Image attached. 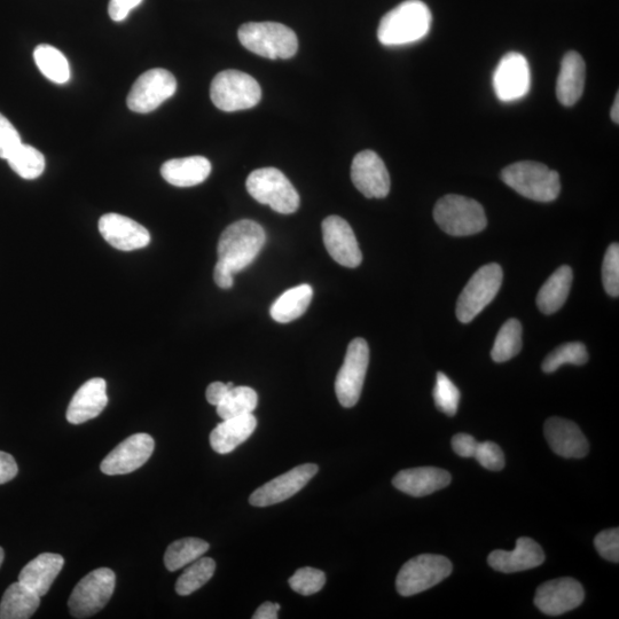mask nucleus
<instances>
[{
    "instance_id": "nucleus-1",
    "label": "nucleus",
    "mask_w": 619,
    "mask_h": 619,
    "mask_svg": "<svg viewBox=\"0 0 619 619\" xmlns=\"http://www.w3.org/2000/svg\"><path fill=\"white\" fill-rule=\"evenodd\" d=\"M433 15L421 0H406L382 18L378 38L385 46H402L421 41L432 27Z\"/></svg>"
},
{
    "instance_id": "nucleus-2",
    "label": "nucleus",
    "mask_w": 619,
    "mask_h": 619,
    "mask_svg": "<svg viewBox=\"0 0 619 619\" xmlns=\"http://www.w3.org/2000/svg\"><path fill=\"white\" fill-rule=\"evenodd\" d=\"M266 241L263 227L250 219H244L226 227L218 241V262L235 274L248 268Z\"/></svg>"
},
{
    "instance_id": "nucleus-3",
    "label": "nucleus",
    "mask_w": 619,
    "mask_h": 619,
    "mask_svg": "<svg viewBox=\"0 0 619 619\" xmlns=\"http://www.w3.org/2000/svg\"><path fill=\"white\" fill-rule=\"evenodd\" d=\"M503 182L532 201L552 202L561 192L558 172L534 161L511 164L501 172Z\"/></svg>"
},
{
    "instance_id": "nucleus-4",
    "label": "nucleus",
    "mask_w": 619,
    "mask_h": 619,
    "mask_svg": "<svg viewBox=\"0 0 619 619\" xmlns=\"http://www.w3.org/2000/svg\"><path fill=\"white\" fill-rule=\"evenodd\" d=\"M239 41L257 56L291 59L299 50V39L291 28L278 22H249L239 29Z\"/></svg>"
},
{
    "instance_id": "nucleus-5",
    "label": "nucleus",
    "mask_w": 619,
    "mask_h": 619,
    "mask_svg": "<svg viewBox=\"0 0 619 619\" xmlns=\"http://www.w3.org/2000/svg\"><path fill=\"white\" fill-rule=\"evenodd\" d=\"M434 218L437 225L452 237H468L484 231L488 225L481 203L456 194L438 200Z\"/></svg>"
},
{
    "instance_id": "nucleus-6",
    "label": "nucleus",
    "mask_w": 619,
    "mask_h": 619,
    "mask_svg": "<svg viewBox=\"0 0 619 619\" xmlns=\"http://www.w3.org/2000/svg\"><path fill=\"white\" fill-rule=\"evenodd\" d=\"M210 97L223 112H238L258 105L262 89L253 76L239 70H224L211 83Z\"/></svg>"
},
{
    "instance_id": "nucleus-7",
    "label": "nucleus",
    "mask_w": 619,
    "mask_h": 619,
    "mask_svg": "<svg viewBox=\"0 0 619 619\" xmlns=\"http://www.w3.org/2000/svg\"><path fill=\"white\" fill-rule=\"evenodd\" d=\"M247 190L262 205L270 206L279 214H294L300 207V195L289 179L276 168L252 172L247 179Z\"/></svg>"
},
{
    "instance_id": "nucleus-8",
    "label": "nucleus",
    "mask_w": 619,
    "mask_h": 619,
    "mask_svg": "<svg viewBox=\"0 0 619 619\" xmlns=\"http://www.w3.org/2000/svg\"><path fill=\"white\" fill-rule=\"evenodd\" d=\"M503 278V269L496 263L484 265L474 273L457 303V317L462 324L473 321L495 300Z\"/></svg>"
},
{
    "instance_id": "nucleus-9",
    "label": "nucleus",
    "mask_w": 619,
    "mask_h": 619,
    "mask_svg": "<svg viewBox=\"0 0 619 619\" xmlns=\"http://www.w3.org/2000/svg\"><path fill=\"white\" fill-rule=\"evenodd\" d=\"M452 563L442 555L422 554L407 561L396 579V589L402 597L425 592L452 574Z\"/></svg>"
},
{
    "instance_id": "nucleus-10",
    "label": "nucleus",
    "mask_w": 619,
    "mask_h": 619,
    "mask_svg": "<svg viewBox=\"0 0 619 619\" xmlns=\"http://www.w3.org/2000/svg\"><path fill=\"white\" fill-rule=\"evenodd\" d=\"M115 573L109 568H99L86 575L70 595V614L78 619L89 618L103 610L113 597Z\"/></svg>"
},
{
    "instance_id": "nucleus-11",
    "label": "nucleus",
    "mask_w": 619,
    "mask_h": 619,
    "mask_svg": "<svg viewBox=\"0 0 619 619\" xmlns=\"http://www.w3.org/2000/svg\"><path fill=\"white\" fill-rule=\"evenodd\" d=\"M368 364H370V348L367 342L360 338L352 340L335 381L336 397L343 407L350 409L358 403Z\"/></svg>"
},
{
    "instance_id": "nucleus-12",
    "label": "nucleus",
    "mask_w": 619,
    "mask_h": 619,
    "mask_svg": "<svg viewBox=\"0 0 619 619\" xmlns=\"http://www.w3.org/2000/svg\"><path fill=\"white\" fill-rule=\"evenodd\" d=\"M176 90L177 81L174 75L166 69H151L132 85L127 104L132 112L151 113L174 96Z\"/></svg>"
},
{
    "instance_id": "nucleus-13",
    "label": "nucleus",
    "mask_w": 619,
    "mask_h": 619,
    "mask_svg": "<svg viewBox=\"0 0 619 619\" xmlns=\"http://www.w3.org/2000/svg\"><path fill=\"white\" fill-rule=\"evenodd\" d=\"M493 88L497 98L504 103L526 97L531 88V72L526 57L517 52L507 53L495 70Z\"/></svg>"
},
{
    "instance_id": "nucleus-14",
    "label": "nucleus",
    "mask_w": 619,
    "mask_h": 619,
    "mask_svg": "<svg viewBox=\"0 0 619 619\" xmlns=\"http://www.w3.org/2000/svg\"><path fill=\"white\" fill-rule=\"evenodd\" d=\"M318 470L315 464L297 466L258 488L250 496L249 503L255 507H268L282 503L300 492L318 473Z\"/></svg>"
},
{
    "instance_id": "nucleus-15",
    "label": "nucleus",
    "mask_w": 619,
    "mask_h": 619,
    "mask_svg": "<svg viewBox=\"0 0 619 619\" xmlns=\"http://www.w3.org/2000/svg\"><path fill=\"white\" fill-rule=\"evenodd\" d=\"M155 449L153 437L148 434L132 435L116 446L101 462V472L108 476L127 475L144 466Z\"/></svg>"
},
{
    "instance_id": "nucleus-16",
    "label": "nucleus",
    "mask_w": 619,
    "mask_h": 619,
    "mask_svg": "<svg viewBox=\"0 0 619 619\" xmlns=\"http://www.w3.org/2000/svg\"><path fill=\"white\" fill-rule=\"evenodd\" d=\"M585 592L581 583L570 577L553 579L538 587L536 607L548 616H559L582 605Z\"/></svg>"
},
{
    "instance_id": "nucleus-17",
    "label": "nucleus",
    "mask_w": 619,
    "mask_h": 619,
    "mask_svg": "<svg viewBox=\"0 0 619 619\" xmlns=\"http://www.w3.org/2000/svg\"><path fill=\"white\" fill-rule=\"evenodd\" d=\"M352 183L368 199H383L390 192V176L385 162L373 151L355 156L351 166Z\"/></svg>"
},
{
    "instance_id": "nucleus-18",
    "label": "nucleus",
    "mask_w": 619,
    "mask_h": 619,
    "mask_svg": "<svg viewBox=\"0 0 619 619\" xmlns=\"http://www.w3.org/2000/svg\"><path fill=\"white\" fill-rule=\"evenodd\" d=\"M321 229L327 252L336 263L350 269L362 264V250L347 221L339 216H329L324 219Z\"/></svg>"
},
{
    "instance_id": "nucleus-19",
    "label": "nucleus",
    "mask_w": 619,
    "mask_h": 619,
    "mask_svg": "<svg viewBox=\"0 0 619 619\" xmlns=\"http://www.w3.org/2000/svg\"><path fill=\"white\" fill-rule=\"evenodd\" d=\"M99 231L109 245L122 252L145 248L151 242V234L146 227L119 214L101 217Z\"/></svg>"
},
{
    "instance_id": "nucleus-20",
    "label": "nucleus",
    "mask_w": 619,
    "mask_h": 619,
    "mask_svg": "<svg viewBox=\"0 0 619 619\" xmlns=\"http://www.w3.org/2000/svg\"><path fill=\"white\" fill-rule=\"evenodd\" d=\"M544 433L550 448L563 458L581 459L590 451L589 442L575 422L551 418L545 422Z\"/></svg>"
},
{
    "instance_id": "nucleus-21",
    "label": "nucleus",
    "mask_w": 619,
    "mask_h": 619,
    "mask_svg": "<svg viewBox=\"0 0 619 619\" xmlns=\"http://www.w3.org/2000/svg\"><path fill=\"white\" fill-rule=\"evenodd\" d=\"M488 562L491 568L500 573L513 574L542 566L545 554L534 539L522 537L517 539L514 551H493Z\"/></svg>"
},
{
    "instance_id": "nucleus-22",
    "label": "nucleus",
    "mask_w": 619,
    "mask_h": 619,
    "mask_svg": "<svg viewBox=\"0 0 619 619\" xmlns=\"http://www.w3.org/2000/svg\"><path fill=\"white\" fill-rule=\"evenodd\" d=\"M108 404L107 383L104 379L94 378L86 381L76 391L67 410V420L73 425H82L99 417Z\"/></svg>"
},
{
    "instance_id": "nucleus-23",
    "label": "nucleus",
    "mask_w": 619,
    "mask_h": 619,
    "mask_svg": "<svg viewBox=\"0 0 619 619\" xmlns=\"http://www.w3.org/2000/svg\"><path fill=\"white\" fill-rule=\"evenodd\" d=\"M446 470L436 467H418L402 470L393 480L394 487L412 497H425L440 491L451 483Z\"/></svg>"
},
{
    "instance_id": "nucleus-24",
    "label": "nucleus",
    "mask_w": 619,
    "mask_h": 619,
    "mask_svg": "<svg viewBox=\"0 0 619 619\" xmlns=\"http://www.w3.org/2000/svg\"><path fill=\"white\" fill-rule=\"evenodd\" d=\"M586 66L581 54L569 51L561 62L556 97L563 106L571 107L582 98L585 88Z\"/></svg>"
},
{
    "instance_id": "nucleus-25",
    "label": "nucleus",
    "mask_w": 619,
    "mask_h": 619,
    "mask_svg": "<svg viewBox=\"0 0 619 619\" xmlns=\"http://www.w3.org/2000/svg\"><path fill=\"white\" fill-rule=\"evenodd\" d=\"M65 566L60 554L43 553L21 570L19 582L44 597Z\"/></svg>"
},
{
    "instance_id": "nucleus-26",
    "label": "nucleus",
    "mask_w": 619,
    "mask_h": 619,
    "mask_svg": "<svg viewBox=\"0 0 619 619\" xmlns=\"http://www.w3.org/2000/svg\"><path fill=\"white\" fill-rule=\"evenodd\" d=\"M256 427L257 419L253 413L226 419L211 432V448L219 454L231 453L254 434Z\"/></svg>"
},
{
    "instance_id": "nucleus-27",
    "label": "nucleus",
    "mask_w": 619,
    "mask_h": 619,
    "mask_svg": "<svg viewBox=\"0 0 619 619\" xmlns=\"http://www.w3.org/2000/svg\"><path fill=\"white\" fill-rule=\"evenodd\" d=\"M211 163L203 156L169 160L163 164L161 175L176 187H193L205 182L210 176Z\"/></svg>"
},
{
    "instance_id": "nucleus-28",
    "label": "nucleus",
    "mask_w": 619,
    "mask_h": 619,
    "mask_svg": "<svg viewBox=\"0 0 619 619\" xmlns=\"http://www.w3.org/2000/svg\"><path fill=\"white\" fill-rule=\"evenodd\" d=\"M573 279L574 274L570 266L563 265L556 270L540 288L537 296L538 309L545 315L558 312L568 299Z\"/></svg>"
},
{
    "instance_id": "nucleus-29",
    "label": "nucleus",
    "mask_w": 619,
    "mask_h": 619,
    "mask_svg": "<svg viewBox=\"0 0 619 619\" xmlns=\"http://www.w3.org/2000/svg\"><path fill=\"white\" fill-rule=\"evenodd\" d=\"M41 597L20 582L12 584L0 602V619H28L33 617Z\"/></svg>"
},
{
    "instance_id": "nucleus-30",
    "label": "nucleus",
    "mask_w": 619,
    "mask_h": 619,
    "mask_svg": "<svg viewBox=\"0 0 619 619\" xmlns=\"http://www.w3.org/2000/svg\"><path fill=\"white\" fill-rule=\"evenodd\" d=\"M313 289L304 284L288 289L273 303L270 313L277 323L287 324L304 315L310 307Z\"/></svg>"
},
{
    "instance_id": "nucleus-31",
    "label": "nucleus",
    "mask_w": 619,
    "mask_h": 619,
    "mask_svg": "<svg viewBox=\"0 0 619 619\" xmlns=\"http://www.w3.org/2000/svg\"><path fill=\"white\" fill-rule=\"evenodd\" d=\"M34 59L41 73L53 83L66 84L70 80V66L64 53L56 47L42 44L34 51Z\"/></svg>"
},
{
    "instance_id": "nucleus-32",
    "label": "nucleus",
    "mask_w": 619,
    "mask_h": 619,
    "mask_svg": "<svg viewBox=\"0 0 619 619\" xmlns=\"http://www.w3.org/2000/svg\"><path fill=\"white\" fill-rule=\"evenodd\" d=\"M209 544L199 538H184L172 543L164 554V564L169 571H177L201 558Z\"/></svg>"
},
{
    "instance_id": "nucleus-33",
    "label": "nucleus",
    "mask_w": 619,
    "mask_h": 619,
    "mask_svg": "<svg viewBox=\"0 0 619 619\" xmlns=\"http://www.w3.org/2000/svg\"><path fill=\"white\" fill-rule=\"evenodd\" d=\"M522 349V325L519 320L512 318L501 326L491 357L496 363H505L520 354Z\"/></svg>"
},
{
    "instance_id": "nucleus-34",
    "label": "nucleus",
    "mask_w": 619,
    "mask_h": 619,
    "mask_svg": "<svg viewBox=\"0 0 619 619\" xmlns=\"http://www.w3.org/2000/svg\"><path fill=\"white\" fill-rule=\"evenodd\" d=\"M258 404V396L249 387H233L217 407V414L223 420L253 413Z\"/></svg>"
},
{
    "instance_id": "nucleus-35",
    "label": "nucleus",
    "mask_w": 619,
    "mask_h": 619,
    "mask_svg": "<svg viewBox=\"0 0 619 619\" xmlns=\"http://www.w3.org/2000/svg\"><path fill=\"white\" fill-rule=\"evenodd\" d=\"M216 562L211 558H200L190 564L176 583V592L182 597L190 595L206 585L213 578Z\"/></svg>"
},
{
    "instance_id": "nucleus-36",
    "label": "nucleus",
    "mask_w": 619,
    "mask_h": 619,
    "mask_svg": "<svg viewBox=\"0 0 619 619\" xmlns=\"http://www.w3.org/2000/svg\"><path fill=\"white\" fill-rule=\"evenodd\" d=\"M11 169L27 180H33L43 175L45 158L35 147L22 144L9 159Z\"/></svg>"
},
{
    "instance_id": "nucleus-37",
    "label": "nucleus",
    "mask_w": 619,
    "mask_h": 619,
    "mask_svg": "<svg viewBox=\"0 0 619 619\" xmlns=\"http://www.w3.org/2000/svg\"><path fill=\"white\" fill-rule=\"evenodd\" d=\"M589 362V354L585 344L581 342H570L562 344L548 355L542 365L545 373H553L564 364L582 366Z\"/></svg>"
},
{
    "instance_id": "nucleus-38",
    "label": "nucleus",
    "mask_w": 619,
    "mask_h": 619,
    "mask_svg": "<svg viewBox=\"0 0 619 619\" xmlns=\"http://www.w3.org/2000/svg\"><path fill=\"white\" fill-rule=\"evenodd\" d=\"M434 399L438 410L449 417L456 415L460 403V391L442 372L437 373Z\"/></svg>"
},
{
    "instance_id": "nucleus-39",
    "label": "nucleus",
    "mask_w": 619,
    "mask_h": 619,
    "mask_svg": "<svg viewBox=\"0 0 619 619\" xmlns=\"http://www.w3.org/2000/svg\"><path fill=\"white\" fill-rule=\"evenodd\" d=\"M326 583V575L324 571L305 567L296 571V573L289 578V585L292 590L301 595L316 594L323 590Z\"/></svg>"
},
{
    "instance_id": "nucleus-40",
    "label": "nucleus",
    "mask_w": 619,
    "mask_h": 619,
    "mask_svg": "<svg viewBox=\"0 0 619 619\" xmlns=\"http://www.w3.org/2000/svg\"><path fill=\"white\" fill-rule=\"evenodd\" d=\"M602 282L608 295L619 296V246L610 245L602 264Z\"/></svg>"
},
{
    "instance_id": "nucleus-41",
    "label": "nucleus",
    "mask_w": 619,
    "mask_h": 619,
    "mask_svg": "<svg viewBox=\"0 0 619 619\" xmlns=\"http://www.w3.org/2000/svg\"><path fill=\"white\" fill-rule=\"evenodd\" d=\"M474 458L480 462V465L493 472L505 467V454L500 446L493 442H484L477 445Z\"/></svg>"
},
{
    "instance_id": "nucleus-42",
    "label": "nucleus",
    "mask_w": 619,
    "mask_h": 619,
    "mask_svg": "<svg viewBox=\"0 0 619 619\" xmlns=\"http://www.w3.org/2000/svg\"><path fill=\"white\" fill-rule=\"evenodd\" d=\"M22 145L20 133L0 114V159L7 160Z\"/></svg>"
},
{
    "instance_id": "nucleus-43",
    "label": "nucleus",
    "mask_w": 619,
    "mask_h": 619,
    "mask_svg": "<svg viewBox=\"0 0 619 619\" xmlns=\"http://www.w3.org/2000/svg\"><path fill=\"white\" fill-rule=\"evenodd\" d=\"M595 548L602 556L610 562H619V529H609L600 532L594 539Z\"/></svg>"
},
{
    "instance_id": "nucleus-44",
    "label": "nucleus",
    "mask_w": 619,
    "mask_h": 619,
    "mask_svg": "<svg viewBox=\"0 0 619 619\" xmlns=\"http://www.w3.org/2000/svg\"><path fill=\"white\" fill-rule=\"evenodd\" d=\"M143 2L144 0H109V17L115 22H122Z\"/></svg>"
},
{
    "instance_id": "nucleus-45",
    "label": "nucleus",
    "mask_w": 619,
    "mask_h": 619,
    "mask_svg": "<svg viewBox=\"0 0 619 619\" xmlns=\"http://www.w3.org/2000/svg\"><path fill=\"white\" fill-rule=\"evenodd\" d=\"M479 442L472 435L458 434L452 438L453 451L462 458H474Z\"/></svg>"
},
{
    "instance_id": "nucleus-46",
    "label": "nucleus",
    "mask_w": 619,
    "mask_h": 619,
    "mask_svg": "<svg viewBox=\"0 0 619 619\" xmlns=\"http://www.w3.org/2000/svg\"><path fill=\"white\" fill-rule=\"evenodd\" d=\"M19 468L17 461L11 454L0 451V484H5L18 475Z\"/></svg>"
},
{
    "instance_id": "nucleus-47",
    "label": "nucleus",
    "mask_w": 619,
    "mask_h": 619,
    "mask_svg": "<svg viewBox=\"0 0 619 619\" xmlns=\"http://www.w3.org/2000/svg\"><path fill=\"white\" fill-rule=\"evenodd\" d=\"M234 387L233 382H213L206 391V397L209 404L217 406L223 401L227 393Z\"/></svg>"
},
{
    "instance_id": "nucleus-48",
    "label": "nucleus",
    "mask_w": 619,
    "mask_h": 619,
    "mask_svg": "<svg viewBox=\"0 0 619 619\" xmlns=\"http://www.w3.org/2000/svg\"><path fill=\"white\" fill-rule=\"evenodd\" d=\"M233 276L234 274L230 271V269H227L226 266L222 264L221 262H217L215 266V270H214V279H215L216 285L219 288H222V289L232 288L234 284Z\"/></svg>"
},
{
    "instance_id": "nucleus-49",
    "label": "nucleus",
    "mask_w": 619,
    "mask_h": 619,
    "mask_svg": "<svg viewBox=\"0 0 619 619\" xmlns=\"http://www.w3.org/2000/svg\"><path fill=\"white\" fill-rule=\"evenodd\" d=\"M280 610L278 603L264 602L260 608L255 611L253 619H277Z\"/></svg>"
},
{
    "instance_id": "nucleus-50",
    "label": "nucleus",
    "mask_w": 619,
    "mask_h": 619,
    "mask_svg": "<svg viewBox=\"0 0 619 619\" xmlns=\"http://www.w3.org/2000/svg\"><path fill=\"white\" fill-rule=\"evenodd\" d=\"M619 94H616V98H615V103L613 105V107H611V120H613V122H615L616 124H618L619 122Z\"/></svg>"
},
{
    "instance_id": "nucleus-51",
    "label": "nucleus",
    "mask_w": 619,
    "mask_h": 619,
    "mask_svg": "<svg viewBox=\"0 0 619 619\" xmlns=\"http://www.w3.org/2000/svg\"><path fill=\"white\" fill-rule=\"evenodd\" d=\"M4 558H5V553L2 547H0V567H2V564L4 562Z\"/></svg>"
}]
</instances>
